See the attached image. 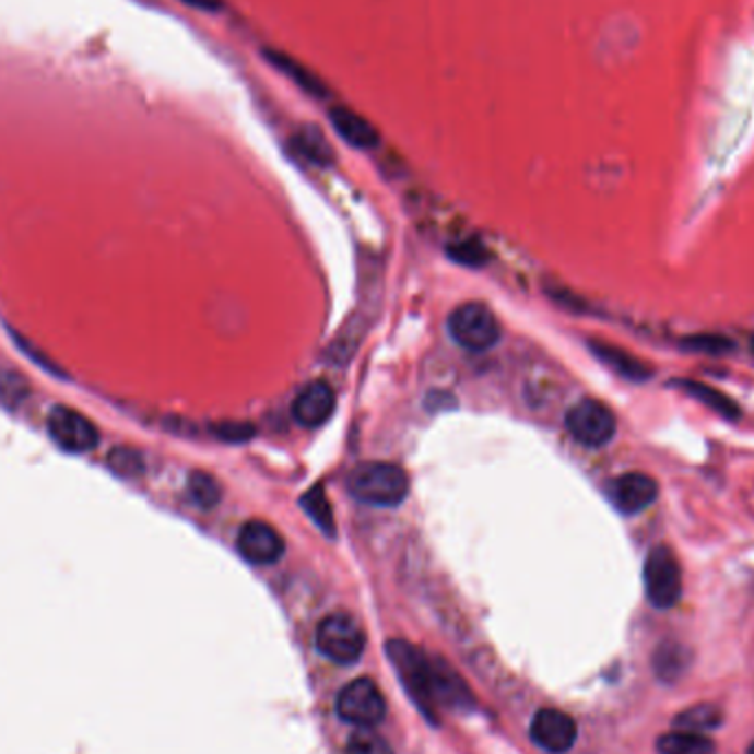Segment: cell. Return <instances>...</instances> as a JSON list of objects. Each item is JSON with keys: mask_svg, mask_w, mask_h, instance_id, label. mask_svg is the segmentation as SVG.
I'll return each mask as SVG.
<instances>
[{"mask_svg": "<svg viewBox=\"0 0 754 754\" xmlns=\"http://www.w3.org/2000/svg\"><path fill=\"white\" fill-rule=\"evenodd\" d=\"M387 656L400 673L402 684L417 702V706L428 715V719H437L435 708L441 704L461 706L466 702L468 688L461 684L455 671H450V667L441 662L431 660L417 647L404 640H391L387 645Z\"/></svg>", "mask_w": 754, "mask_h": 754, "instance_id": "obj_1", "label": "cell"}, {"mask_svg": "<svg viewBox=\"0 0 754 754\" xmlns=\"http://www.w3.org/2000/svg\"><path fill=\"white\" fill-rule=\"evenodd\" d=\"M346 487L364 506L396 508L409 494V474L391 461H366L349 472Z\"/></svg>", "mask_w": 754, "mask_h": 754, "instance_id": "obj_2", "label": "cell"}, {"mask_svg": "<svg viewBox=\"0 0 754 754\" xmlns=\"http://www.w3.org/2000/svg\"><path fill=\"white\" fill-rule=\"evenodd\" d=\"M448 333L461 349L483 353L498 344L500 325L487 305L466 303L448 316Z\"/></svg>", "mask_w": 754, "mask_h": 754, "instance_id": "obj_3", "label": "cell"}, {"mask_svg": "<svg viewBox=\"0 0 754 754\" xmlns=\"http://www.w3.org/2000/svg\"><path fill=\"white\" fill-rule=\"evenodd\" d=\"M316 647L335 664H353L364 653L366 636L353 615L331 613L318 626Z\"/></svg>", "mask_w": 754, "mask_h": 754, "instance_id": "obj_4", "label": "cell"}, {"mask_svg": "<svg viewBox=\"0 0 754 754\" xmlns=\"http://www.w3.org/2000/svg\"><path fill=\"white\" fill-rule=\"evenodd\" d=\"M645 591L656 609H671L682 598V567L671 547L658 545L645 561Z\"/></svg>", "mask_w": 754, "mask_h": 754, "instance_id": "obj_5", "label": "cell"}, {"mask_svg": "<svg viewBox=\"0 0 754 754\" xmlns=\"http://www.w3.org/2000/svg\"><path fill=\"white\" fill-rule=\"evenodd\" d=\"M47 435L60 450L71 455L93 452L102 441L97 426L86 415L62 404L49 411Z\"/></svg>", "mask_w": 754, "mask_h": 754, "instance_id": "obj_6", "label": "cell"}, {"mask_svg": "<svg viewBox=\"0 0 754 754\" xmlns=\"http://www.w3.org/2000/svg\"><path fill=\"white\" fill-rule=\"evenodd\" d=\"M565 426L578 444L587 448H602L615 437L617 422L606 404L585 398L567 411Z\"/></svg>", "mask_w": 754, "mask_h": 754, "instance_id": "obj_7", "label": "cell"}, {"mask_svg": "<svg viewBox=\"0 0 754 754\" xmlns=\"http://www.w3.org/2000/svg\"><path fill=\"white\" fill-rule=\"evenodd\" d=\"M335 710L340 719L346 723H353L360 728H373L385 719L387 702H385L382 691L375 686V682L360 678L340 691Z\"/></svg>", "mask_w": 754, "mask_h": 754, "instance_id": "obj_8", "label": "cell"}, {"mask_svg": "<svg viewBox=\"0 0 754 754\" xmlns=\"http://www.w3.org/2000/svg\"><path fill=\"white\" fill-rule=\"evenodd\" d=\"M236 550L251 565H274L285 554V541L274 526L255 519L240 528Z\"/></svg>", "mask_w": 754, "mask_h": 754, "instance_id": "obj_9", "label": "cell"}, {"mask_svg": "<svg viewBox=\"0 0 754 754\" xmlns=\"http://www.w3.org/2000/svg\"><path fill=\"white\" fill-rule=\"evenodd\" d=\"M660 487L658 481L645 472H626L611 481L609 485V498L617 513L634 517L651 508L658 500Z\"/></svg>", "mask_w": 754, "mask_h": 754, "instance_id": "obj_10", "label": "cell"}, {"mask_svg": "<svg viewBox=\"0 0 754 754\" xmlns=\"http://www.w3.org/2000/svg\"><path fill=\"white\" fill-rule=\"evenodd\" d=\"M530 734H532V741L541 745L545 752L565 754L574 747L578 728H576V721L567 712L556 710V708H543L534 715Z\"/></svg>", "mask_w": 754, "mask_h": 754, "instance_id": "obj_11", "label": "cell"}, {"mask_svg": "<svg viewBox=\"0 0 754 754\" xmlns=\"http://www.w3.org/2000/svg\"><path fill=\"white\" fill-rule=\"evenodd\" d=\"M335 411V391L325 380L305 385L292 402V417L303 428H318L331 420Z\"/></svg>", "mask_w": 754, "mask_h": 754, "instance_id": "obj_12", "label": "cell"}, {"mask_svg": "<svg viewBox=\"0 0 754 754\" xmlns=\"http://www.w3.org/2000/svg\"><path fill=\"white\" fill-rule=\"evenodd\" d=\"M327 115H329L333 131L349 146H353L357 151H373V149L380 146V133L375 131V126L366 117H362L360 113L349 108L346 104L331 102L327 108Z\"/></svg>", "mask_w": 754, "mask_h": 754, "instance_id": "obj_13", "label": "cell"}, {"mask_svg": "<svg viewBox=\"0 0 754 754\" xmlns=\"http://www.w3.org/2000/svg\"><path fill=\"white\" fill-rule=\"evenodd\" d=\"M589 349L606 368H611L615 375L624 377V380H632V382H647V380H651L653 368L647 362H643L640 357L628 353V351H624L620 346H613L609 342H591Z\"/></svg>", "mask_w": 754, "mask_h": 754, "instance_id": "obj_14", "label": "cell"}, {"mask_svg": "<svg viewBox=\"0 0 754 754\" xmlns=\"http://www.w3.org/2000/svg\"><path fill=\"white\" fill-rule=\"evenodd\" d=\"M266 58L285 75L290 78L301 91H305L309 97L320 99V102H329L331 99V91L327 89V84L305 64H301L296 58H292L290 54L281 51V49H266Z\"/></svg>", "mask_w": 754, "mask_h": 754, "instance_id": "obj_15", "label": "cell"}, {"mask_svg": "<svg viewBox=\"0 0 754 754\" xmlns=\"http://www.w3.org/2000/svg\"><path fill=\"white\" fill-rule=\"evenodd\" d=\"M675 389L684 391L688 398L697 400L699 404H704L706 409L715 411L717 415H721L723 420H739L741 417V409L734 400H730L728 396H723L721 391L704 385V382H695V380H675L673 382Z\"/></svg>", "mask_w": 754, "mask_h": 754, "instance_id": "obj_16", "label": "cell"}, {"mask_svg": "<svg viewBox=\"0 0 754 754\" xmlns=\"http://www.w3.org/2000/svg\"><path fill=\"white\" fill-rule=\"evenodd\" d=\"M660 754H715V743L702 732L675 730L658 739Z\"/></svg>", "mask_w": 754, "mask_h": 754, "instance_id": "obj_17", "label": "cell"}, {"mask_svg": "<svg viewBox=\"0 0 754 754\" xmlns=\"http://www.w3.org/2000/svg\"><path fill=\"white\" fill-rule=\"evenodd\" d=\"M301 506L303 510L311 517V521L316 523V528L327 534V537H335L338 526H335V517H333V508L327 498V492L322 485H314L309 492H305L301 496Z\"/></svg>", "mask_w": 754, "mask_h": 754, "instance_id": "obj_18", "label": "cell"}, {"mask_svg": "<svg viewBox=\"0 0 754 754\" xmlns=\"http://www.w3.org/2000/svg\"><path fill=\"white\" fill-rule=\"evenodd\" d=\"M186 490H188L190 500L201 510L216 508L223 498L221 483L210 472H203V470H195L188 474Z\"/></svg>", "mask_w": 754, "mask_h": 754, "instance_id": "obj_19", "label": "cell"}, {"mask_svg": "<svg viewBox=\"0 0 754 754\" xmlns=\"http://www.w3.org/2000/svg\"><path fill=\"white\" fill-rule=\"evenodd\" d=\"M106 466L121 479H140L146 472L144 455L131 446H113L106 455Z\"/></svg>", "mask_w": 754, "mask_h": 754, "instance_id": "obj_20", "label": "cell"}, {"mask_svg": "<svg viewBox=\"0 0 754 754\" xmlns=\"http://www.w3.org/2000/svg\"><path fill=\"white\" fill-rule=\"evenodd\" d=\"M32 398V385L27 377L14 368H0V404L8 409H21Z\"/></svg>", "mask_w": 754, "mask_h": 754, "instance_id": "obj_21", "label": "cell"}, {"mask_svg": "<svg viewBox=\"0 0 754 754\" xmlns=\"http://www.w3.org/2000/svg\"><path fill=\"white\" fill-rule=\"evenodd\" d=\"M296 151L309 162L316 164L320 168H327L335 162V155L331 151V146L320 138V133H316L314 129H303L292 138Z\"/></svg>", "mask_w": 754, "mask_h": 754, "instance_id": "obj_22", "label": "cell"}, {"mask_svg": "<svg viewBox=\"0 0 754 754\" xmlns=\"http://www.w3.org/2000/svg\"><path fill=\"white\" fill-rule=\"evenodd\" d=\"M653 667H656V673L664 680V682H673L678 680L686 667H688V653L684 647L675 645V643H667L662 645L658 651H656V658H653Z\"/></svg>", "mask_w": 754, "mask_h": 754, "instance_id": "obj_23", "label": "cell"}, {"mask_svg": "<svg viewBox=\"0 0 754 754\" xmlns=\"http://www.w3.org/2000/svg\"><path fill=\"white\" fill-rule=\"evenodd\" d=\"M721 723V710L712 704H699L688 710H684L678 719L675 726L678 730H691V732H704L712 730Z\"/></svg>", "mask_w": 754, "mask_h": 754, "instance_id": "obj_24", "label": "cell"}, {"mask_svg": "<svg viewBox=\"0 0 754 754\" xmlns=\"http://www.w3.org/2000/svg\"><path fill=\"white\" fill-rule=\"evenodd\" d=\"M346 754H393L389 741L368 728H360L346 743Z\"/></svg>", "mask_w": 754, "mask_h": 754, "instance_id": "obj_25", "label": "cell"}, {"mask_svg": "<svg viewBox=\"0 0 754 754\" xmlns=\"http://www.w3.org/2000/svg\"><path fill=\"white\" fill-rule=\"evenodd\" d=\"M448 251V257L461 266H468V268H481L485 261H487V251L485 247L474 240V238H466V240H457V243H450L446 247Z\"/></svg>", "mask_w": 754, "mask_h": 754, "instance_id": "obj_26", "label": "cell"}, {"mask_svg": "<svg viewBox=\"0 0 754 754\" xmlns=\"http://www.w3.org/2000/svg\"><path fill=\"white\" fill-rule=\"evenodd\" d=\"M210 431L225 444H245L251 437H257V426L249 422H219L212 424Z\"/></svg>", "mask_w": 754, "mask_h": 754, "instance_id": "obj_27", "label": "cell"}, {"mask_svg": "<svg viewBox=\"0 0 754 754\" xmlns=\"http://www.w3.org/2000/svg\"><path fill=\"white\" fill-rule=\"evenodd\" d=\"M684 346L699 353H726L732 349V342L721 335H693L684 340Z\"/></svg>", "mask_w": 754, "mask_h": 754, "instance_id": "obj_28", "label": "cell"}, {"mask_svg": "<svg viewBox=\"0 0 754 754\" xmlns=\"http://www.w3.org/2000/svg\"><path fill=\"white\" fill-rule=\"evenodd\" d=\"M186 5L195 8V10H201V12H210V14H216L223 10V3L221 0H184Z\"/></svg>", "mask_w": 754, "mask_h": 754, "instance_id": "obj_29", "label": "cell"}, {"mask_svg": "<svg viewBox=\"0 0 754 754\" xmlns=\"http://www.w3.org/2000/svg\"><path fill=\"white\" fill-rule=\"evenodd\" d=\"M750 353H752V357H754V335L750 338Z\"/></svg>", "mask_w": 754, "mask_h": 754, "instance_id": "obj_30", "label": "cell"}, {"mask_svg": "<svg viewBox=\"0 0 754 754\" xmlns=\"http://www.w3.org/2000/svg\"><path fill=\"white\" fill-rule=\"evenodd\" d=\"M747 754H754V743L750 745V750H747Z\"/></svg>", "mask_w": 754, "mask_h": 754, "instance_id": "obj_31", "label": "cell"}]
</instances>
